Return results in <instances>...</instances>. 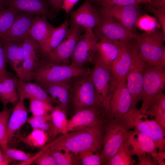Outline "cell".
<instances>
[{
  "instance_id": "6da1fadb",
  "label": "cell",
  "mask_w": 165,
  "mask_h": 165,
  "mask_svg": "<svg viewBox=\"0 0 165 165\" xmlns=\"http://www.w3.org/2000/svg\"><path fill=\"white\" fill-rule=\"evenodd\" d=\"M103 128L86 127L62 134L43 149L67 150L75 155L89 151L101 153L103 147Z\"/></svg>"
},
{
  "instance_id": "7a4b0ae2",
  "label": "cell",
  "mask_w": 165,
  "mask_h": 165,
  "mask_svg": "<svg viewBox=\"0 0 165 165\" xmlns=\"http://www.w3.org/2000/svg\"><path fill=\"white\" fill-rule=\"evenodd\" d=\"M57 64L51 62L40 61L30 75L29 81L33 80L41 86L68 81L73 78H79L90 75L89 68L71 64Z\"/></svg>"
},
{
  "instance_id": "3957f363",
  "label": "cell",
  "mask_w": 165,
  "mask_h": 165,
  "mask_svg": "<svg viewBox=\"0 0 165 165\" xmlns=\"http://www.w3.org/2000/svg\"><path fill=\"white\" fill-rule=\"evenodd\" d=\"M103 129V145L101 155L104 164L106 165L125 141L127 131L132 128L126 115L120 118L108 116Z\"/></svg>"
},
{
  "instance_id": "277c9868",
  "label": "cell",
  "mask_w": 165,
  "mask_h": 165,
  "mask_svg": "<svg viewBox=\"0 0 165 165\" xmlns=\"http://www.w3.org/2000/svg\"><path fill=\"white\" fill-rule=\"evenodd\" d=\"M139 56L148 66L165 67V37L161 30L156 29L136 34Z\"/></svg>"
},
{
  "instance_id": "5b68a950",
  "label": "cell",
  "mask_w": 165,
  "mask_h": 165,
  "mask_svg": "<svg viewBox=\"0 0 165 165\" xmlns=\"http://www.w3.org/2000/svg\"><path fill=\"white\" fill-rule=\"evenodd\" d=\"M95 60L90 76L101 107L108 113L109 97L116 81L110 68L100 61Z\"/></svg>"
},
{
  "instance_id": "8992f818",
  "label": "cell",
  "mask_w": 165,
  "mask_h": 165,
  "mask_svg": "<svg viewBox=\"0 0 165 165\" xmlns=\"http://www.w3.org/2000/svg\"><path fill=\"white\" fill-rule=\"evenodd\" d=\"M165 87V67L146 64L144 72L142 103L140 109L145 114L154 97L163 93Z\"/></svg>"
},
{
  "instance_id": "52a82bcc",
  "label": "cell",
  "mask_w": 165,
  "mask_h": 165,
  "mask_svg": "<svg viewBox=\"0 0 165 165\" xmlns=\"http://www.w3.org/2000/svg\"><path fill=\"white\" fill-rule=\"evenodd\" d=\"M128 122L134 129L152 138L158 145L160 151L165 149V130L155 119H149L148 115L136 108L127 114Z\"/></svg>"
},
{
  "instance_id": "ba28073f",
  "label": "cell",
  "mask_w": 165,
  "mask_h": 165,
  "mask_svg": "<svg viewBox=\"0 0 165 165\" xmlns=\"http://www.w3.org/2000/svg\"><path fill=\"white\" fill-rule=\"evenodd\" d=\"M139 48L134 39L133 48V60L126 77L127 86L132 98L130 110L135 109L138 102L142 99L144 72L146 64L139 56Z\"/></svg>"
},
{
  "instance_id": "9c48e42d",
  "label": "cell",
  "mask_w": 165,
  "mask_h": 165,
  "mask_svg": "<svg viewBox=\"0 0 165 165\" xmlns=\"http://www.w3.org/2000/svg\"><path fill=\"white\" fill-rule=\"evenodd\" d=\"M101 16L100 23L93 29L98 40L117 42L129 41L135 38L136 34L134 31L111 17Z\"/></svg>"
},
{
  "instance_id": "30bf717a",
  "label": "cell",
  "mask_w": 165,
  "mask_h": 165,
  "mask_svg": "<svg viewBox=\"0 0 165 165\" xmlns=\"http://www.w3.org/2000/svg\"><path fill=\"white\" fill-rule=\"evenodd\" d=\"M132 102L126 78L116 82L109 99L108 116L114 118L123 117L130 111Z\"/></svg>"
},
{
  "instance_id": "8fae6325",
  "label": "cell",
  "mask_w": 165,
  "mask_h": 165,
  "mask_svg": "<svg viewBox=\"0 0 165 165\" xmlns=\"http://www.w3.org/2000/svg\"><path fill=\"white\" fill-rule=\"evenodd\" d=\"M73 90V103L78 110L94 107L105 112L100 104L90 75L79 77Z\"/></svg>"
},
{
  "instance_id": "7c38bea8",
  "label": "cell",
  "mask_w": 165,
  "mask_h": 165,
  "mask_svg": "<svg viewBox=\"0 0 165 165\" xmlns=\"http://www.w3.org/2000/svg\"><path fill=\"white\" fill-rule=\"evenodd\" d=\"M107 117L106 114L97 108L79 110L71 119L68 120V132L89 127L102 128Z\"/></svg>"
},
{
  "instance_id": "4fadbf2b",
  "label": "cell",
  "mask_w": 165,
  "mask_h": 165,
  "mask_svg": "<svg viewBox=\"0 0 165 165\" xmlns=\"http://www.w3.org/2000/svg\"><path fill=\"white\" fill-rule=\"evenodd\" d=\"M95 9L101 16L111 17L134 32L141 14L139 4L99 7Z\"/></svg>"
},
{
  "instance_id": "5bb4252c",
  "label": "cell",
  "mask_w": 165,
  "mask_h": 165,
  "mask_svg": "<svg viewBox=\"0 0 165 165\" xmlns=\"http://www.w3.org/2000/svg\"><path fill=\"white\" fill-rule=\"evenodd\" d=\"M98 40L93 30H86L79 37L71 56V64L82 67L86 63L92 61L97 51Z\"/></svg>"
},
{
  "instance_id": "9a60e30c",
  "label": "cell",
  "mask_w": 165,
  "mask_h": 165,
  "mask_svg": "<svg viewBox=\"0 0 165 165\" xmlns=\"http://www.w3.org/2000/svg\"><path fill=\"white\" fill-rule=\"evenodd\" d=\"M84 29L77 27H70L63 41L47 56L50 62L63 64L68 62L74 51L81 33Z\"/></svg>"
},
{
  "instance_id": "2e32d148",
  "label": "cell",
  "mask_w": 165,
  "mask_h": 165,
  "mask_svg": "<svg viewBox=\"0 0 165 165\" xmlns=\"http://www.w3.org/2000/svg\"><path fill=\"white\" fill-rule=\"evenodd\" d=\"M69 15L70 27L81 28L85 31L93 30L99 24L102 18L90 0H86L77 9L70 11Z\"/></svg>"
},
{
  "instance_id": "e0dca14e",
  "label": "cell",
  "mask_w": 165,
  "mask_h": 165,
  "mask_svg": "<svg viewBox=\"0 0 165 165\" xmlns=\"http://www.w3.org/2000/svg\"><path fill=\"white\" fill-rule=\"evenodd\" d=\"M134 129L127 131L125 139L132 155L138 156L145 153H149L151 154L156 165H157L155 158L158 147L157 144L150 137Z\"/></svg>"
},
{
  "instance_id": "ac0fdd59",
  "label": "cell",
  "mask_w": 165,
  "mask_h": 165,
  "mask_svg": "<svg viewBox=\"0 0 165 165\" xmlns=\"http://www.w3.org/2000/svg\"><path fill=\"white\" fill-rule=\"evenodd\" d=\"M34 15L20 12L17 15L11 27L0 40L2 43H21L29 35V32Z\"/></svg>"
},
{
  "instance_id": "d6986e66",
  "label": "cell",
  "mask_w": 165,
  "mask_h": 165,
  "mask_svg": "<svg viewBox=\"0 0 165 165\" xmlns=\"http://www.w3.org/2000/svg\"><path fill=\"white\" fill-rule=\"evenodd\" d=\"M5 8H11L20 12L45 16L52 19L55 15L47 0H3Z\"/></svg>"
},
{
  "instance_id": "ffe728a7",
  "label": "cell",
  "mask_w": 165,
  "mask_h": 165,
  "mask_svg": "<svg viewBox=\"0 0 165 165\" xmlns=\"http://www.w3.org/2000/svg\"><path fill=\"white\" fill-rule=\"evenodd\" d=\"M134 38L121 42L120 53L110 68L116 82L126 78L133 60V48Z\"/></svg>"
},
{
  "instance_id": "44dd1931",
  "label": "cell",
  "mask_w": 165,
  "mask_h": 165,
  "mask_svg": "<svg viewBox=\"0 0 165 165\" xmlns=\"http://www.w3.org/2000/svg\"><path fill=\"white\" fill-rule=\"evenodd\" d=\"M45 16L36 15L29 32L30 37L37 43L40 52L44 47L55 28Z\"/></svg>"
},
{
  "instance_id": "7402d4cb",
  "label": "cell",
  "mask_w": 165,
  "mask_h": 165,
  "mask_svg": "<svg viewBox=\"0 0 165 165\" xmlns=\"http://www.w3.org/2000/svg\"><path fill=\"white\" fill-rule=\"evenodd\" d=\"M16 89L19 100H38L51 104L53 102L43 88L36 82H26L18 78Z\"/></svg>"
},
{
  "instance_id": "603a6c76",
  "label": "cell",
  "mask_w": 165,
  "mask_h": 165,
  "mask_svg": "<svg viewBox=\"0 0 165 165\" xmlns=\"http://www.w3.org/2000/svg\"><path fill=\"white\" fill-rule=\"evenodd\" d=\"M28 115L24 100H19L15 105L8 121L6 133L8 145L12 142L15 133L27 122Z\"/></svg>"
},
{
  "instance_id": "cb8c5ba5",
  "label": "cell",
  "mask_w": 165,
  "mask_h": 165,
  "mask_svg": "<svg viewBox=\"0 0 165 165\" xmlns=\"http://www.w3.org/2000/svg\"><path fill=\"white\" fill-rule=\"evenodd\" d=\"M121 49V42L99 41L97 43L94 58L100 61L110 68L118 58Z\"/></svg>"
},
{
  "instance_id": "d4e9b609",
  "label": "cell",
  "mask_w": 165,
  "mask_h": 165,
  "mask_svg": "<svg viewBox=\"0 0 165 165\" xmlns=\"http://www.w3.org/2000/svg\"><path fill=\"white\" fill-rule=\"evenodd\" d=\"M41 86L50 96L53 102H57L58 105L65 111L69 99L70 87L68 81Z\"/></svg>"
},
{
  "instance_id": "484cf974",
  "label": "cell",
  "mask_w": 165,
  "mask_h": 165,
  "mask_svg": "<svg viewBox=\"0 0 165 165\" xmlns=\"http://www.w3.org/2000/svg\"><path fill=\"white\" fill-rule=\"evenodd\" d=\"M18 79L17 75L9 77L0 82V99L3 108L9 103L15 105L19 100L16 89Z\"/></svg>"
},
{
  "instance_id": "4316f807",
  "label": "cell",
  "mask_w": 165,
  "mask_h": 165,
  "mask_svg": "<svg viewBox=\"0 0 165 165\" xmlns=\"http://www.w3.org/2000/svg\"><path fill=\"white\" fill-rule=\"evenodd\" d=\"M50 114V127L49 132L50 139L55 138L58 134L68 132L67 121L65 111L58 105L53 108Z\"/></svg>"
},
{
  "instance_id": "83f0119b",
  "label": "cell",
  "mask_w": 165,
  "mask_h": 165,
  "mask_svg": "<svg viewBox=\"0 0 165 165\" xmlns=\"http://www.w3.org/2000/svg\"><path fill=\"white\" fill-rule=\"evenodd\" d=\"M145 114L154 117L157 123L165 130V93H160L154 97Z\"/></svg>"
},
{
  "instance_id": "f1b7e54d",
  "label": "cell",
  "mask_w": 165,
  "mask_h": 165,
  "mask_svg": "<svg viewBox=\"0 0 165 165\" xmlns=\"http://www.w3.org/2000/svg\"><path fill=\"white\" fill-rule=\"evenodd\" d=\"M69 23L66 20L60 26L54 28L41 53L48 56L64 39L69 29Z\"/></svg>"
},
{
  "instance_id": "f546056e",
  "label": "cell",
  "mask_w": 165,
  "mask_h": 165,
  "mask_svg": "<svg viewBox=\"0 0 165 165\" xmlns=\"http://www.w3.org/2000/svg\"><path fill=\"white\" fill-rule=\"evenodd\" d=\"M19 138L21 141L29 146L41 148L46 145L50 139V137L48 133L45 131L35 129L26 136H20Z\"/></svg>"
},
{
  "instance_id": "4dcf8cb0",
  "label": "cell",
  "mask_w": 165,
  "mask_h": 165,
  "mask_svg": "<svg viewBox=\"0 0 165 165\" xmlns=\"http://www.w3.org/2000/svg\"><path fill=\"white\" fill-rule=\"evenodd\" d=\"M132 156L128 144L125 140L106 165H134L135 161L132 158Z\"/></svg>"
},
{
  "instance_id": "1f68e13d",
  "label": "cell",
  "mask_w": 165,
  "mask_h": 165,
  "mask_svg": "<svg viewBox=\"0 0 165 165\" xmlns=\"http://www.w3.org/2000/svg\"><path fill=\"white\" fill-rule=\"evenodd\" d=\"M19 13L11 8H5L0 10V38L9 30Z\"/></svg>"
},
{
  "instance_id": "d6a6232c",
  "label": "cell",
  "mask_w": 165,
  "mask_h": 165,
  "mask_svg": "<svg viewBox=\"0 0 165 165\" xmlns=\"http://www.w3.org/2000/svg\"><path fill=\"white\" fill-rule=\"evenodd\" d=\"M13 108H3L0 112V146L4 149L8 146L6 133L8 121Z\"/></svg>"
},
{
  "instance_id": "836d02e7",
  "label": "cell",
  "mask_w": 165,
  "mask_h": 165,
  "mask_svg": "<svg viewBox=\"0 0 165 165\" xmlns=\"http://www.w3.org/2000/svg\"><path fill=\"white\" fill-rule=\"evenodd\" d=\"M3 150L7 156L12 160L20 161V165L29 164L33 162L38 156L36 154L32 156L23 151L9 146Z\"/></svg>"
},
{
  "instance_id": "e575fe53",
  "label": "cell",
  "mask_w": 165,
  "mask_h": 165,
  "mask_svg": "<svg viewBox=\"0 0 165 165\" xmlns=\"http://www.w3.org/2000/svg\"><path fill=\"white\" fill-rule=\"evenodd\" d=\"M50 114H48L42 116L32 115L28 119L27 122L33 129H40L49 134L50 127Z\"/></svg>"
},
{
  "instance_id": "d590c367",
  "label": "cell",
  "mask_w": 165,
  "mask_h": 165,
  "mask_svg": "<svg viewBox=\"0 0 165 165\" xmlns=\"http://www.w3.org/2000/svg\"><path fill=\"white\" fill-rule=\"evenodd\" d=\"M92 4L102 8H107L114 6H128L148 3L149 0H90Z\"/></svg>"
},
{
  "instance_id": "8d00e7d4",
  "label": "cell",
  "mask_w": 165,
  "mask_h": 165,
  "mask_svg": "<svg viewBox=\"0 0 165 165\" xmlns=\"http://www.w3.org/2000/svg\"><path fill=\"white\" fill-rule=\"evenodd\" d=\"M20 43H2L6 63L11 66L15 72L16 69V63L18 48Z\"/></svg>"
},
{
  "instance_id": "74e56055",
  "label": "cell",
  "mask_w": 165,
  "mask_h": 165,
  "mask_svg": "<svg viewBox=\"0 0 165 165\" xmlns=\"http://www.w3.org/2000/svg\"><path fill=\"white\" fill-rule=\"evenodd\" d=\"M53 107L51 104L40 100H30L29 109L32 115L42 116L48 114Z\"/></svg>"
},
{
  "instance_id": "f35d334b",
  "label": "cell",
  "mask_w": 165,
  "mask_h": 165,
  "mask_svg": "<svg viewBox=\"0 0 165 165\" xmlns=\"http://www.w3.org/2000/svg\"><path fill=\"white\" fill-rule=\"evenodd\" d=\"M49 150L53 158L56 165L74 164L75 161H74V157L72 154L68 151Z\"/></svg>"
},
{
  "instance_id": "ab89813d",
  "label": "cell",
  "mask_w": 165,
  "mask_h": 165,
  "mask_svg": "<svg viewBox=\"0 0 165 165\" xmlns=\"http://www.w3.org/2000/svg\"><path fill=\"white\" fill-rule=\"evenodd\" d=\"M83 165H104L101 153L98 152L89 151L79 155Z\"/></svg>"
},
{
  "instance_id": "60d3db41",
  "label": "cell",
  "mask_w": 165,
  "mask_h": 165,
  "mask_svg": "<svg viewBox=\"0 0 165 165\" xmlns=\"http://www.w3.org/2000/svg\"><path fill=\"white\" fill-rule=\"evenodd\" d=\"M38 165H55L53 158L50 151L43 149L33 161Z\"/></svg>"
},
{
  "instance_id": "b9f144b4",
  "label": "cell",
  "mask_w": 165,
  "mask_h": 165,
  "mask_svg": "<svg viewBox=\"0 0 165 165\" xmlns=\"http://www.w3.org/2000/svg\"><path fill=\"white\" fill-rule=\"evenodd\" d=\"M6 63L2 44L0 40V82H2L6 77L13 76L12 72L7 71Z\"/></svg>"
},
{
  "instance_id": "7bdbcfd3",
  "label": "cell",
  "mask_w": 165,
  "mask_h": 165,
  "mask_svg": "<svg viewBox=\"0 0 165 165\" xmlns=\"http://www.w3.org/2000/svg\"><path fill=\"white\" fill-rule=\"evenodd\" d=\"M145 9L152 13L158 20L160 27L162 32L165 37V13L160 10L151 7L148 4H146Z\"/></svg>"
},
{
  "instance_id": "ee69618b",
  "label": "cell",
  "mask_w": 165,
  "mask_h": 165,
  "mask_svg": "<svg viewBox=\"0 0 165 165\" xmlns=\"http://www.w3.org/2000/svg\"><path fill=\"white\" fill-rule=\"evenodd\" d=\"M138 165H156L151 154L149 153H145L138 156Z\"/></svg>"
},
{
  "instance_id": "f6af8a7d",
  "label": "cell",
  "mask_w": 165,
  "mask_h": 165,
  "mask_svg": "<svg viewBox=\"0 0 165 165\" xmlns=\"http://www.w3.org/2000/svg\"><path fill=\"white\" fill-rule=\"evenodd\" d=\"M79 0H63L61 9H63L67 15H68L71 9L74 6Z\"/></svg>"
},
{
  "instance_id": "bcb514c9",
  "label": "cell",
  "mask_w": 165,
  "mask_h": 165,
  "mask_svg": "<svg viewBox=\"0 0 165 165\" xmlns=\"http://www.w3.org/2000/svg\"><path fill=\"white\" fill-rule=\"evenodd\" d=\"M148 5L165 13V0H149Z\"/></svg>"
},
{
  "instance_id": "7dc6e473",
  "label": "cell",
  "mask_w": 165,
  "mask_h": 165,
  "mask_svg": "<svg viewBox=\"0 0 165 165\" xmlns=\"http://www.w3.org/2000/svg\"><path fill=\"white\" fill-rule=\"evenodd\" d=\"M50 9L53 12H59L61 9L63 0H47Z\"/></svg>"
},
{
  "instance_id": "c3c4849f",
  "label": "cell",
  "mask_w": 165,
  "mask_h": 165,
  "mask_svg": "<svg viewBox=\"0 0 165 165\" xmlns=\"http://www.w3.org/2000/svg\"><path fill=\"white\" fill-rule=\"evenodd\" d=\"M13 161L7 156L0 146V165H9Z\"/></svg>"
},
{
  "instance_id": "681fc988",
  "label": "cell",
  "mask_w": 165,
  "mask_h": 165,
  "mask_svg": "<svg viewBox=\"0 0 165 165\" xmlns=\"http://www.w3.org/2000/svg\"><path fill=\"white\" fill-rule=\"evenodd\" d=\"M155 158L157 163L160 165H165V150L160 151L156 152Z\"/></svg>"
},
{
  "instance_id": "f907efd6",
  "label": "cell",
  "mask_w": 165,
  "mask_h": 165,
  "mask_svg": "<svg viewBox=\"0 0 165 165\" xmlns=\"http://www.w3.org/2000/svg\"><path fill=\"white\" fill-rule=\"evenodd\" d=\"M5 8L4 7L3 0H0V10Z\"/></svg>"
}]
</instances>
